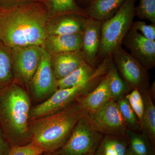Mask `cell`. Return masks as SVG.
<instances>
[{
    "mask_svg": "<svg viewBox=\"0 0 155 155\" xmlns=\"http://www.w3.org/2000/svg\"><path fill=\"white\" fill-rule=\"evenodd\" d=\"M51 19L43 2L24 3L0 9V41L12 49L42 46Z\"/></svg>",
    "mask_w": 155,
    "mask_h": 155,
    "instance_id": "1",
    "label": "cell"
},
{
    "mask_svg": "<svg viewBox=\"0 0 155 155\" xmlns=\"http://www.w3.org/2000/svg\"><path fill=\"white\" fill-rule=\"evenodd\" d=\"M31 104L25 87L16 81L0 89V126L11 147L32 141L28 126Z\"/></svg>",
    "mask_w": 155,
    "mask_h": 155,
    "instance_id": "2",
    "label": "cell"
},
{
    "mask_svg": "<svg viewBox=\"0 0 155 155\" xmlns=\"http://www.w3.org/2000/svg\"><path fill=\"white\" fill-rule=\"evenodd\" d=\"M86 114L75 101L55 114L29 120L32 141L38 143L44 153H55L66 143L78 120Z\"/></svg>",
    "mask_w": 155,
    "mask_h": 155,
    "instance_id": "3",
    "label": "cell"
},
{
    "mask_svg": "<svg viewBox=\"0 0 155 155\" xmlns=\"http://www.w3.org/2000/svg\"><path fill=\"white\" fill-rule=\"evenodd\" d=\"M109 68L107 62L102 61L97 66L94 74L86 82L73 87L58 89L44 101L31 107L29 120L58 113L76 101L78 97L91 91L107 72Z\"/></svg>",
    "mask_w": 155,
    "mask_h": 155,
    "instance_id": "4",
    "label": "cell"
},
{
    "mask_svg": "<svg viewBox=\"0 0 155 155\" xmlns=\"http://www.w3.org/2000/svg\"><path fill=\"white\" fill-rule=\"evenodd\" d=\"M137 0H126L115 15L102 22L101 41L97 58L98 65L104 59L112 58L116 49L122 47L124 38L136 16Z\"/></svg>",
    "mask_w": 155,
    "mask_h": 155,
    "instance_id": "5",
    "label": "cell"
},
{
    "mask_svg": "<svg viewBox=\"0 0 155 155\" xmlns=\"http://www.w3.org/2000/svg\"><path fill=\"white\" fill-rule=\"evenodd\" d=\"M103 136L86 114L76 123L65 144L54 153L57 155L94 154Z\"/></svg>",
    "mask_w": 155,
    "mask_h": 155,
    "instance_id": "6",
    "label": "cell"
},
{
    "mask_svg": "<svg viewBox=\"0 0 155 155\" xmlns=\"http://www.w3.org/2000/svg\"><path fill=\"white\" fill-rule=\"evenodd\" d=\"M112 58L119 75L130 91L137 89L141 93L150 88L148 70L122 47L115 50Z\"/></svg>",
    "mask_w": 155,
    "mask_h": 155,
    "instance_id": "7",
    "label": "cell"
},
{
    "mask_svg": "<svg viewBox=\"0 0 155 155\" xmlns=\"http://www.w3.org/2000/svg\"><path fill=\"white\" fill-rule=\"evenodd\" d=\"M58 82L52 69L51 55L43 48L38 67L26 86L31 102L39 104L48 98L58 89Z\"/></svg>",
    "mask_w": 155,
    "mask_h": 155,
    "instance_id": "8",
    "label": "cell"
},
{
    "mask_svg": "<svg viewBox=\"0 0 155 155\" xmlns=\"http://www.w3.org/2000/svg\"><path fill=\"white\" fill-rule=\"evenodd\" d=\"M43 48L37 45L11 49L14 81L27 86L36 72L41 59Z\"/></svg>",
    "mask_w": 155,
    "mask_h": 155,
    "instance_id": "9",
    "label": "cell"
},
{
    "mask_svg": "<svg viewBox=\"0 0 155 155\" xmlns=\"http://www.w3.org/2000/svg\"><path fill=\"white\" fill-rule=\"evenodd\" d=\"M87 115L103 135L125 136L127 126L116 101L110 100L96 111Z\"/></svg>",
    "mask_w": 155,
    "mask_h": 155,
    "instance_id": "10",
    "label": "cell"
},
{
    "mask_svg": "<svg viewBox=\"0 0 155 155\" xmlns=\"http://www.w3.org/2000/svg\"><path fill=\"white\" fill-rule=\"evenodd\" d=\"M122 45L130 51L129 54L148 70L155 66V41L150 40L131 26Z\"/></svg>",
    "mask_w": 155,
    "mask_h": 155,
    "instance_id": "11",
    "label": "cell"
},
{
    "mask_svg": "<svg viewBox=\"0 0 155 155\" xmlns=\"http://www.w3.org/2000/svg\"><path fill=\"white\" fill-rule=\"evenodd\" d=\"M102 22L89 18L82 32L81 51L87 63L96 68L97 58L101 41Z\"/></svg>",
    "mask_w": 155,
    "mask_h": 155,
    "instance_id": "12",
    "label": "cell"
},
{
    "mask_svg": "<svg viewBox=\"0 0 155 155\" xmlns=\"http://www.w3.org/2000/svg\"><path fill=\"white\" fill-rule=\"evenodd\" d=\"M50 55L53 73L58 81L66 77L86 62L81 50Z\"/></svg>",
    "mask_w": 155,
    "mask_h": 155,
    "instance_id": "13",
    "label": "cell"
},
{
    "mask_svg": "<svg viewBox=\"0 0 155 155\" xmlns=\"http://www.w3.org/2000/svg\"><path fill=\"white\" fill-rule=\"evenodd\" d=\"M88 18L75 14H66L51 18L48 23V35L82 33Z\"/></svg>",
    "mask_w": 155,
    "mask_h": 155,
    "instance_id": "14",
    "label": "cell"
},
{
    "mask_svg": "<svg viewBox=\"0 0 155 155\" xmlns=\"http://www.w3.org/2000/svg\"><path fill=\"white\" fill-rule=\"evenodd\" d=\"M110 74L108 71L96 87L91 91L78 97V102L84 112L90 114L112 99L109 88Z\"/></svg>",
    "mask_w": 155,
    "mask_h": 155,
    "instance_id": "15",
    "label": "cell"
},
{
    "mask_svg": "<svg viewBox=\"0 0 155 155\" xmlns=\"http://www.w3.org/2000/svg\"><path fill=\"white\" fill-rule=\"evenodd\" d=\"M82 33L48 35L42 47L50 54L81 50Z\"/></svg>",
    "mask_w": 155,
    "mask_h": 155,
    "instance_id": "16",
    "label": "cell"
},
{
    "mask_svg": "<svg viewBox=\"0 0 155 155\" xmlns=\"http://www.w3.org/2000/svg\"><path fill=\"white\" fill-rule=\"evenodd\" d=\"M155 87L154 84H152L147 90L141 93V94L144 105L142 130L146 133L155 147Z\"/></svg>",
    "mask_w": 155,
    "mask_h": 155,
    "instance_id": "17",
    "label": "cell"
},
{
    "mask_svg": "<svg viewBox=\"0 0 155 155\" xmlns=\"http://www.w3.org/2000/svg\"><path fill=\"white\" fill-rule=\"evenodd\" d=\"M126 0H96L84 8L89 18L104 22L113 17Z\"/></svg>",
    "mask_w": 155,
    "mask_h": 155,
    "instance_id": "18",
    "label": "cell"
},
{
    "mask_svg": "<svg viewBox=\"0 0 155 155\" xmlns=\"http://www.w3.org/2000/svg\"><path fill=\"white\" fill-rule=\"evenodd\" d=\"M125 136L104 135L98 146L94 155H125L128 150Z\"/></svg>",
    "mask_w": 155,
    "mask_h": 155,
    "instance_id": "19",
    "label": "cell"
},
{
    "mask_svg": "<svg viewBox=\"0 0 155 155\" xmlns=\"http://www.w3.org/2000/svg\"><path fill=\"white\" fill-rule=\"evenodd\" d=\"M125 136L129 148L135 155H155V147L143 130L137 132L127 129Z\"/></svg>",
    "mask_w": 155,
    "mask_h": 155,
    "instance_id": "20",
    "label": "cell"
},
{
    "mask_svg": "<svg viewBox=\"0 0 155 155\" xmlns=\"http://www.w3.org/2000/svg\"><path fill=\"white\" fill-rule=\"evenodd\" d=\"M44 3L47 7L51 18L70 14L88 17L84 9L79 7L75 0H44Z\"/></svg>",
    "mask_w": 155,
    "mask_h": 155,
    "instance_id": "21",
    "label": "cell"
},
{
    "mask_svg": "<svg viewBox=\"0 0 155 155\" xmlns=\"http://www.w3.org/2000/svg\"><path fill=\"white\" fill-rule=\"evenodd\" d=\"M14 81L12 50L0 41V89Z\"/></svg>",
    "mask_w": 155,
    "mask_h": 155,
    "instance_id": "22",
    "label": "cell"
},
{
    "mask_svg": "<svg viewBox=\"0 0 155 155\" xmlns=\"http://www.w3.org/2000/svg\"><path fill=\"white\" fill-rule=\"evenodd\" d=\"M96 68L86 62L66 77L58 80V89L73 87L86 82L94 74Z\"/></svg>",
    "mask_w": 155,
    "mask_h": 155,
    "instance_id": "23",
    "label": "cell"
},
{
    "mask_svg": "<svg viewBox=\"0 0 155 155\" xmlns=\"http://www.w3.org/2000/svg\"><path fill=\"white\" fill-rule=\"evenodd\" d=\"M108 72L110 74L109 88L112 99L117 101L129 93L130 91L124 82L114 63H111Z\"/></svg>",
    "mask_w": 155,
    "mask_h": 155,
    "instance_id": "24",
    "label": "cell"
},
{
    "mask_svg": "<svg viewBox=\"0 0 155 155\" xmlns=\"http://www.w3.org/2000/svg\"><path fill=\"white\" fill-rule=\"evenodd\" d=\"M116 102L127 129L137 132L141 131L140 122L127 99L125 97Z\"/></svg>",
    "mask_w": 155,
    "mask_h": 155,
    "instance_id": "25",
    "label": "cell"
},
{
    "mask_svg": "<svg viewBox=\"0 0 155 155\" xmlns=\"http://www.w3.org/2000/svg\"><path fill=\"white\" fill-rule=\"evenodd\" d=\"M135 14L140 19H147L155 24V0H139Z\"/></svg>",
    "mask_w": 155,
    "mask_h": 155,
    "instance_id": "26",
    "label": "cell"
},
{
    "mask_svg": "<svg viewBox=\"0 0 155 155\" xmlns=\"http://www.w3.org/2000/svg\"><path fill=\"white\" fill-rule=\"evenodd\" d=\"M125 97L129 102L136 115L141 124L142 129V120L143 116L144 105L142 97L139 91L134 89L127 94Z\"/></svg>",
    "mask_w": 155,
    "mask_h": 155,
    "instance_id": "27",
    "label": "cell"
},
{
    "mask_svg": "<svg viewBox=\"0 0 155 155\" xmlns=\"http://www.w3.org/2000/svg\"><path fill=\"white\" fill-rule=\"evenodd\" d=\"M44 153V150L36 142L22 146L13 147L8 155H38Z\"/></svg>",
    "mask_w": 155,
    "mask_h": 155,
    "instance_id": "28",
    "label": "cell"
},
{
    "mask_svg": "<svg viewBox=\"0 0 155 155\" xmlns=\"http://www.w3.org/2000/svg\"><path fill=\"white\" fill-rule=\"evenodd\" d=\"M131 26L137 31H141V34L147 39L155 41V24L147 25L144 21H137L133 22Z\"/></svg>",
    "mask_w": 155,
    "mask_h": 155,
    "instance_id": "29",
    "label": "cell"
},
{
    "mask_svg": "<svg viewBox=\"0 0 155 155\" xmlns=\"http://www.w3.org/2000/svg\"><path fill=\"white\" fill-rule=\"evenodd\" d=\"M11 149V145L7 141L0 126V155H8Z\"/></svg>",
    "mask_w": 155,
    "mask_h": 155,
    "instance_id": "30",
    "label": "cell"
},
{
    "mask_svg": "<svg viewBox=\"0 0 155 155\" xmlns=\"http://www.w3.org/2000/svg\"><path fill=\"white\" fill-rule=\"evenodd\" d=\"M34 2H44V0H0V9L11 6Z\"/></svg>",
    "mask_w": 155,
    "mask_h": 155,
    "instance_id": "31",
    "label": "cell"
},
{
    "mask_svg": "<svg viewBox=\"0 0 155 155\" xmlns=\"http://www.w3.org/2000/svg\"><path fill=\"white\" fill-rule=\"evenodd\" d=\"M96 0H75L78 5L82 8H84L95 1Z\"/></svg>",
    "mask_w": 155,
    "mask_h": 155,
    "instance_id": "32",
    "label": "cell"
},
{
    "mask_svg": "<svg viewBox=\"0 0 155 155\" xmlns=\"http://www.w3.org/2000/svg\"><path fill=\"white\" fill-rule=\"evenodd\" d=\"M125 155H135L133 152L132 151L130 150L129 148H128V150H127V153L125 154Z\"/></svg>",
    "mask_w": 155,
    "mask_h": 155,
    "instance_id": "33",
    "label": "cell"
},
{
    "mask_svg": "<svg viewBox=\"0 0 155 155\" xmlns=\"http://www.w3.org/2000/svg\"><path fill=\"white\" fill-rule=\"evenodd\" d=\"M43 155H57L55 153H44Z\"/></svg>",
    "mask_w": 155,
    "mask_h": 155,
    "instance_id": "34",
    "label": "cell"
},
{
    "mask_svg": "<svg viewBox=\"0 0 155 155\" xmlns=\"http://www.w3.org/2000/svg\"><path fill=\"white\" fill-rule=\"evenodd\" d=\"M84 155H94V153H89L86 154Z\"/></svg>",
    "mask_w": 155,
    "mask_h": 155,
    "instance_id": "35",
    "label": "cell"
},
{
    "mask_svg": "<svg viewBox=\"0 0 155 155\" xmlns=\"http://www.w3.org/2000/svg\"><path fill=\"white\" fill-rule=\"evenodd\" d=\"M43 153L40 154H39V155H43Z\"/></svg>",
    "mask_w": 155,
    "mask_h": 155,
    "instance_id": "36",
    "label": "cell"
}]
</instances>
